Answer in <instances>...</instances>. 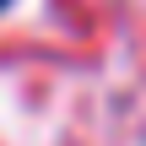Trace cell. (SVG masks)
Segmentation results:
<instances>
[{
    "label": "cell",
    "mask_w": 146,
    "mask_h": 146,
    "mask_svg": "<svg viewBox=\"0 0 146 146\" xmlns=\"http://www.w3.org/2000/svg\"><path fill=\"white\" fill-rule=\"evenodd\" d=\"M5 5H11V0H0V11H5Z\"/></svg>",
    "instance_id": "1"
}]
</instances>
